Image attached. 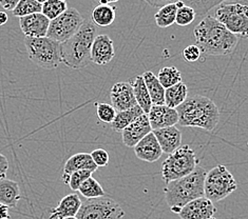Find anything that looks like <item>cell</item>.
<instances>
[{"mask_svg":"<svg viewBox=\"0 0 248 219\" xmlns=\"http://www.w3.org/2000/svg\"><path fill=\"white\" fill-rule=\"evenodd\" d=\"M221 3L222 1H191V2H188V4L186 5L192 8L193 11L196 12V14L203 15L206 13V12H208L210 9Z\"/></svg>","mask_w":248,"mask_h":219,"instance_id":"obj_35","label":"cell"},{"mask_svg":"<svg viewBox=\"0 0 248 219\" xmlns=\"http://www.w3.org/2000/svg\"><path fill=\"white\" fill-rule=\"evenodd\" d=\"M129 84L132 87L135 102H137L141 111L144 112V114L147 115L151 109L152 102L148 91H147L146 88L143 77H141V75H138L133 80L130 81Z\"/></svg>","mask_w":248,"mask_h":219,"instance_id":"obj_22","label":"cell"},{"mask_svg":"<svg viewBox=\"0 0 248 219\" xmlns=\"http://www.w3.org/2000/svg\"><path fill=\"white\" fill-rule=\"evenodd\" d=\"M98 168L96 167L94 162L92 161V158L90 154L88 153H78L75 155L71 156L66 164L63 167V174H62V181L68 185V179L69 176L74 173L76 171H90V172H95Z\"/></svg>","mask_w":248,"mask_h":219,"instance_id":"obj_19","label":"cell"},{"mask_svg":"<svg viewBox=\"0 0 248 219\" xmlns=\"http://www.w3.org/2000/svg\"><path fill=\"white\" fill-rule=\"evenodd\" d=\"M199 165V161L194 152L188 145L181 146L178 150L169 154L162 163L163 181L169 183L180 179L193 172Z\"/></svg>","mask_w":248,"mask_h":219,"instance_id":"obj_5","label":"cell"},{"mask_svg":"<svg viewBox=\"0 0 248 219\" xmlns=\"http://www.w3.org/2000/svg\"><path fill=\"white\" fill-rule=\"evenodd\" d=\"M90 177H92V172L90 171H76L69 176L68 185L71 188V190L78 191L81 183L86 181L88 178H90Z\"/></svg>","mask_w":248,"mask_h":219,"instance_id":"obj_34","label":"cell"},{"mask_svg":"<svg viewBox=\"0 0 248 219\" xmlns=\"http://www.w3.org/2000/svg\"><path fill=\"white\" fill-rule=\"evenodd\" d=\"M206 174V170L198 165L189 175L167 183L164 188V194L171 211L179 214L187 204L204 197Z\"/></svg>","mask_w":248,"mask_h":219,"instance_id":"obj_3","label":"cell"},{"mask_svg":"<svg viewBox=\"0 0 248 219\" xmlns=\"http://www.w3.org/2000/svg\"><path fill=\"white\" fill-rule=\"evenodd\" d=\"M9 19V16L7 13H4V12H0V26H3L5 23L8 22Z\"/></svg>","mask_w":248,"mask_h":219,"instance_id":"obj_41","label":"cell"},{"mask_svg":"<svg viewBox=\"0 0 248 219\" xmlns=\"http://www.w3.org/2000/svg\"><path fill=\"white\" fill-rule=\"evenodd\" d=\"M238 189L233 175L225 165L217 164L206 174L204 180V197L212 204L221 201Z\"/></svg>","mask_w":248,"mask_h":219,"instance_id":"obj_6","label":"cell"},{"mask_svg":"<svg viewBox=\"0 0 248 219\" xmlns=\"http://www.w3.org/2000/svg\"><path fill=\"white\" fill-rule=\"evenodd\" d=\"M152 130L174 127L179 122V115L175 109L168 108L165 104L152 105L147 114Z\"/></svg>","mask_w":248,"mask_h":219,"instance_id":"obj_15","label":"cell"},{"mask_svg":"<svg viewBox=\"0 0 248 219\" xmlns=\"http://www.w3.org/2000/svg\"><path fill=\"white\" fill-rule=\"evenodd\" d=\"M115 56L114 44L107 35H98L92 44L91 48V61L98 66H106Z\"/></svg>","mask_w":248,"mask_h":219,"instance_id":"obj_16","label":"cell"},{"mask_svg":"<svg viewBox=\"0 0 248 219\" xmlns=\"http://www.w3.org/2000/svg\"><path fill=\"white\" fill-rule=\"evenodd\" d=\"M162 152L166 154L173 153L182 146V133L176 127L152 130Z\"/></svg>","mask_w":248,"mask_h":219,"instance_id":"obj_18","label":"cell"},{"mask_svg":"<svg viewBox=\"0 0 248 219\" xmlns=\"http://www.w3.org/2000/svg\"><path fill=\"white\" fill-rule=\"evenodd\" d=\"M197 46L204 56L229 55L237 48L239 37L230 33L214 16H206L194 28Z\"/></svg>","mask_w":248,"mask_h":219,"instance_id":"obj_1","label":"cell"},{"mask_svg":"<svg viewBox=\"0 0 248 219\" xmlns=\"http://www.w3.org/2000/svg\"><path fill=\"white\" fill-rule=\"evenodd\" d=\"M84 21V17L78 10L68 8L62 15L50 21L46 37L62 44L78 31Z\"/></svg>","mask_w":248,"mask_h":219,"instance_id":"obj_9","label":"cell"},{"mask_svg":"<svg viewBox=\"0 0 248 219\" xmlns=\"http://www.w3.org/2000/svg\"><path fill=\"white\" fill-rule=\"evenodd\" d=\"M96 115L100 121L105 123H111L113 121L116 111L113 109V106L109 103L97 102L96 104Z\"/></svg>","mask_w":248,"mask_h":219,"instance_id":"obj_33","label":"cell"},{"mask_svg":"<svg viewBox=\"0 0 248 219\" xmlns=\"http://www.w3.org/2000/svg\"><path fill=\"white\" fill-rule=\"evenodd\" d=\"M50 20L41 13L32 14L19 18V26L27 38L46 37Z\"/></svg>","mask_w":248,"mask_h":219,"instance_id":"obj_14","label":"cell"},{"mask_svg":"<svg viewBox=\"0 0 248 219\" xmlns=\"http://www.w3.org/2000/svg\"><path fill=\"white\" fill-rule=\"evenodd\" d=\"M9 170V161L3 154L0 153V179H4L7 177Z\"/></svg>","mask_w":248,"mask_h":219,"instance_id":"obj_38","label":"cell"},{"mask_svg":"<svg viewBox=\"0 0 248 219\" xmlns=\"http://www.w3.org/2000/svg\"><path fill=\"white\" fill-rule=\"evenodd\" d=\"M134 153L139 159L147 162H155L163 155L161 146L152 132L134 146Z\"/></svg>","mask_w":248,"mask_h":219,"instance_id":"obj_17","label":"cell"},{"mask_svg":"<svg viewBox=\"0 0 248 219\" xmlns=\"http://www.w3.org/2000/svg\"><path fill=\"white\" fill-rule=\"evenodd\" d=\"M184 5L183 1H178L175 3H167L159 8L155 15V19L157 27L168 28L172 26L175 21V15L178 9Z\"/></svg>","mask_w":248,"mask_h":219,"instance_id":"obj_26","label":"cell"},{"mask_svg":"<svg viewBox=\"0 0 248 219\" xmlns=\"http://www.w3.org/2000/svg\"><path fill=\"white\" fill-rule=\"evenodd\" d=\"M63 219H78L76 217H68V218H63Z\"/></svg>","mask_w":248,"mask_h":219,"instance_id":"obj_42","label":"cell"},{"mask_svg":"<svg viewBox=\"0 0 248 219\" xmlns=\"http://www.w3.org/2000/svg\"><path fill=\"white\" fill-rule=\"evenodd\" d=\"M217 209L210 200L201 197L187 204L183 208L179 216L181 219H216Z\"/></svg>","mask_w":248,"mask_h":219,"instance_id":"obj_13","label":"cell"},{"mask_svg":"<svg viewBox=\"0 0 248 219\" xmlns=\"http://www.w3.org/2000/svg\"><path fill=\"white\" fill-rule=\"evenodd\" d=\"M156 78L161 86L166 90V88L182 82V74L175 67H165L159 70Z\"/></svg>","mask_w":248,"mask_h":219,"instance_id":"obj_28","label":"cell"},{"mask_svg":"<svg viewBox=\"0 0 248 219\" xmlns=\"http://www.w3.org/2000/svg\"><path fill=\"white\" fill-rule=\"evenodd\" d=\"M188 97V88L184 82L175 85L165 90L164 104L171 109H176Z\"/></svg>","mask_w":248,"mask_h":219,"instance_id":"obj_24","label":"cell"},{"mask_svg":"<svg viewBox=\"0 0 248 219\" xmlns=\"http://www.w3.org/2000/svg\"><path fill=\"white\" fill-rule=\"evenodd\" d=\"M67 9L68 4L63 0H46L43 2L41 14L51 21L62 15Z\"/></svg>","mask_w":248,"mask_h":219,"instance_id":"obj_30","label":"cell"},{"mask_svg":"<svg viewBox=\"0 0 248 219\" xmlns=\"http://www.w3.org/2000/svg\"><path fill=\"white\" fill-rule=\"evenodd\" d=\"M141 77H143L146 88L148 91L152 105L164 104L165 88L158 82L156 76L148 71V72H145L141 75Z\"/></svg>","mask_w":248,"mask_h":219,"instance_id":"obj_23","label":"cell"},{"mask_svg":"<svg viewBox=\"0 0 248 219\" xmlns=\"http://www.w3.org/2000/svg\"><path fill=\"white\" fill-rule=\"evenodd\" d=\"M78 191L82 196L86 197L87 199H95L99 197H104L106 194L102 186L99 185V182L96 179H94L93 177H90V178H88L86 181L82 182L78 189Z\"/></svg>","mask_w":248,"mask_h":219,"instance_id":"obj_31","label":"cell"},{"mask_svg":"<svg viewBox=\"0 0 248 219\" xmlns=\"http://www.w3.org/2000/svg\"><path fill=\"white\" fill-rule=\"evenodd\" d=\"M152 132L148 116L143 114L137 118L133 122L129 124L127 128L123 130L122 139L123 144L128 147H134L139 141L143 139L145 136Z\"/></svg>","mask_w":248,"mask_h":219,"instance_id":"obj_12","label":"cell"},{"mask_svg":"<svg viewBox=\"0 0 248 219\" xmlns=\"http://www.w3.org/2000/svg\"><path fill=\"white\" fill-rule=\"evenodd\" d=\"M181 127H191L214 131L220 120V111L211 99L202 95L187 97L175 109Z\"/></svg>","mask_w":248,"mask_h":219,"instance_id":"obj_2","label":"cell"},{"mask_svg":"<svg viewBox=\"0 0 248 219\" xmlns=\"http://www.w3.org/2000/svg\"><path fill=\"white\" fill-rule=\"evenodd\" d=\"M81 200L78 194H69L64 196L56 208L50 212V219H63L68 217H76L80 209Z\"/></svg>","mask_w":248,"mask_h":219,"instance_id":"obj_20","label":"cell"},{"mask_svg":"<svg viewBox=\"0 0 248 219\" xmlns=\"http://www.w3.org/2000/svg\"><path fill=\"white\" fill-rule=\"evenodd\" d=\"M183 57L187 62H196L201 57V51L197 45H188L183 51Z\"/></svg>","mask_w":248,"mask_h":219,"instance_id":"obj_37","label":"cell"},{"mask_svg":"<svg viewBox=\"0 0 248 219\" xmlns=\"http://www.w3.org/2000/svg\"><path fill=\"white\" fill-rule=\"evenodd\" d=\"M110 99H111V105L116 112H122L134 108L138 105L135 102L134 94L131 85L129 82H116V84L112 87L111 93H110Z\"/></svg>","mask_w":248,"mask_h":219,"instance_id":"obj_11","label":"cell"},{"mask_svg":"<svg viewBox=\"0 0 248 219\" xmlns=\"http://www.w3.org/2000/svg\"><path fill=\"white\" fill-rule=\"evenodd\" d=\"M196 12L193 11L192 8L188 7L184 3L182 8L178 9L176 11V15H175V23L180 27H186L189 26L190 23L196 19Z\"/></svg>","mask_w":248,"mask_h":219,"instance_id":"obj_32","label":"cell"},{"mask_svg":"<svg viewBox=\"0 0 248 219\" xmlns=\"http://www.w3.org/2000/svg\"><path fill=\"white\" fill-rule=\"evenodd\" d=\"M215 18L237 37H247L248 7L242 3H221L216 10Z\"/></svg>","mask_w":248,"mask_h":219,"instance_id":"obj_8","label":"cell"},{"mask_svg":"<svg viewBox=\"0 0 248 219\" xmlns=\"http://www.w3.org/2000/svg\"><path fill=\"white\" fill-rule=\"evenodd\" d=\"M96 28L90 20L84 21L72 37L61 44L62 62L70 69L79 70L91 62V48Z\"/></svg>","mask_w":248,"mask_h":219,"instance_id":"obj_4","label":"cell"},{"mask_svg":"<svg viewBox=\"0 0 248 219\" xmlns=\"http://www.w3.org/2000/svg\"><path fill=\"white\" fill-rule=\"evenodd\" d=\"M115 20V8L107 4H98L92 11V22L94 26L106 28Z\"/></svg>","mask_w":248,"mask_h":219,"instance_id":"obj_27","label":"cell"},{"mask_svg":"<svg viewBox=\"0 0 248 219\" xmlns=\"http://www.w3.org/2000/svg\"><path fill=\"white\" fill-rule=\"evenodd\" d=\"M143 114L144 112L141 111L139 105H135L134 108L130 110L116 112L114 119L111 122V128L114 132L122 133L124 129L127 128L130 123L133 122L137 118H139Z\"/></svg>","mask_w":248,"mask_h":219,"instance_id":"obj_25","label":"cell"},{"mask_svg":"<svg viewBox=\"0 0 248 219\" xmlns=\"http://www.w3.org/2000/svg\"><path fill=\"white\" fill-rule=\"evenodd\" d=\"M0 219H10L9 208L0 204Z\"/></svg>","mask_w":248,"mask_h":219,"instance_id":"obj_40","label":"cell"},{"mask_svg":"<svg viewBox=\"0 0 248 219\" xmlns=\"http://www.w3.org/2000/svg\"><path fill=\"white\" fill-rule=\"evenodd\" d=\"M41 8H43V1H38V0H19L16 8L12 12H13L14 16L21 18V17L32 14L41 13Z\"/></svg>","mask_w":248,"mask_h":219,"instance_id":"obj_29","label":"cell"},{"mask_svg":"<svg viewBox=\"0 0 248 219\" xmlns=\"http://www.w3.org/2000/svg\"><path fill=\"white\" fill-rule=\"evenodd\" d=\"M17 3H18V0H0V5L7 11H13Z\"/></svg>","mask_w":248,"mask_h":219,"instance_id":"obj_39","label":"cell"},{"mask_svg":"<svg viewBox=\"0 0 248 219\" xmlns=\"http://www.w3.org/2000/svg\"><path fill=\"white\" fill-rule=\"evenodd\" d=\"M21 198V193L18 183L10 179H0V204L15 208Z\"/></svg>","mask_w":248,"mask_h":219,"instance_id":"obj_21","label":"cell"},{"mask_svg":"<svg viewBox=\"0 0 248 219\" xmlns=\"http://www.w3.org/2000/svg\"><path fill=\"white\" fill-rule=\"evenodd\" d=\"M25 45L28 55L36 66L46 69H56L62 62L61 44L48 37L27 38Z\"/></svg>","mask_w":248,"mask_h":219,"instance_id":"obj_7","label":"cell"},{"mask_svg":"<svg viewBox=\"0 0 248 219\" xmlns=\"http://www.w3.org/2000/svg\"><path fill=\"white\" fill-rule=\"evenodd\" d=\"M125 212L115 200L109 197L87 199L81 204L78 219H123Z\"/></svg>","mask_w":248,"mask_h":219,"instance_id":"obj_10","label":"cell"},{"mask_svg":"<svg viewBox=\"0 0 248 219\" xmlns=\"http://www.w3.org/2000/svg\"><path fill=\"white\" fill-rule=\"evenodd\" d=\"M90 156L92 158V161L94 162V164H95L97 168L106 167V165L109 163V154L104 149L94 150L90 154Z\"/></svg>","mask_w":248,"mask_h":219,"instance_id":"obj_36","label":"cell"}]
</instances>
